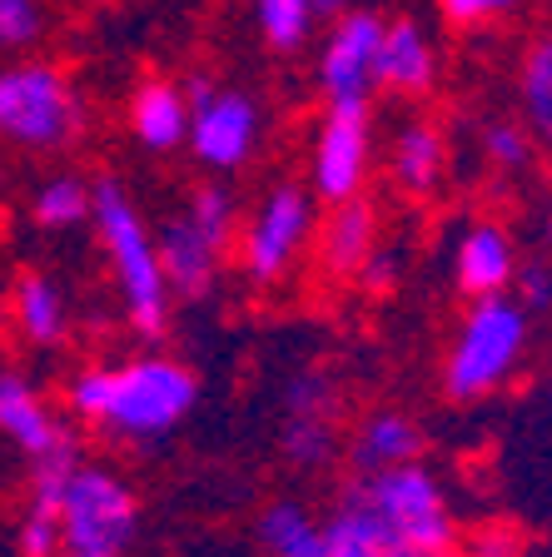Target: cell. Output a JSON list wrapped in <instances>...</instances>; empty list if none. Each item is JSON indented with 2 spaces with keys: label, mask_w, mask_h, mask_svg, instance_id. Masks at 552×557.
<instances>
[{
  "label": "cell",
  "mask_w": 552,
  "mask_h": 557,
  "mask_svg": "<svg viewBox=\"0 0 552 557\" xmlns=\"http://www.w3.org/2000/svg\"><path fill=\"white\" fill-rule=\"evenodd\" d=\"M70 413L115 443H160L199 404V379L174 354H135L120 363H90L65 383Z\"/></svg>",
  "instance_id": "1"
},
{
  "label": "cell",
  "mask_w": 552,
  "mask_h": 557,
  "mask_svg": "<svg viewBox=\"0 0 552 557\" xmlns=\"http://www.w3.org/2000/svg\"><path fill=\"white\" fill-rule=\"evenodd\" d=\"M90 224L105 249L110 284H115V294H120V309H125L130 329H135L139 338H164L170 313H174V294H170V284H164L155 230L145 224L139 205L130 199V189L120 185L115 174L90 180Z\"/></svg>",
  "instance_id": "2"
},
{
  "label": "cell",
  "mask_w": 552,
  "mask_h": 557,
  "mask_svg": "<svg viewBox=\"0 0 552 557\" xmlns=\"http://www.w3.org/2000/svg\"><path fill=\"white\" fill-rule=\"evenodd\" d=\"M528 344H532V313L513 294L468 299L458 329H453L449 354H443V394L453 404L493 398L498 388H507L523 373Z\"/></svg>",
  "instance_id": "3"
},
{
  "label": "cell",
  "mask_w": 552,
  "mask_h": 557,
  "mask_svg": "<svg viewBox=\"0 0 552 557\" xmlns=\"http://www.w3.org/2000/svg\"><path fill=\"white\" fill-rule=\"evenodd\" d=\"M85 129V95L70 70L46 55L0 60V145L30 154L70 150Z\"/></svg>",
  "instance_id": "4"
},
{
  "label": "cell",
  "mask_w": 552,
  "mask_h": 557,
  "mask_svg": "<svg viewBox=\"0 0 552 557\" xmlns=\"http://www.w3.org/2000/svg\"><path fill=\"white\" fill-rule=\"evenodd\" d=\"M348 493L364 508L379 512L418 557H453L463 547L458 508H453L449 487H443V478L433 468L424 463L383 468V473H368L358 483H348Z\"/></svg>",
  "instance_id": "5"
},
{
  "label": "cell",
  "mask_w": 552,
  "mask_h": 557,
  "mask_svg": "<svg viewBox=\"0 0 552 557\" xmlns=\"http://www.w3.org/2000/svg\"><path fill=\"white\" fill-rule=\"evenodd\" d=\"M60 537L70 553L125 557L139 537V498L130 478L110 463L81 458L60 487Z\"/></svg>",
  "instance_id": "6"
},
{
  "label": "cell",
  "mask_w": 552,
  "mask_h": 557,
  "mask_svg": "<svg viewBox=\"0 0 552 557\" xmlns=\"http://www.w3.org/2000/svg\"><path fill=\"white\" fill-rule=\"evenodd\" d=\"M314 230H319V199L309 185L279 180L265 189V199L254 205V214L240 224V269L249 284L274 289L284 284L299 259L314 249Z\"/></svg>",
  "instance_id": "7"
},
{
  "label": "cell",
  "mask_w": 552,
  "mask_h": 557,
  "mask_svg": "<svg viewBox=\"0 0 552 557\" xmlns=\"http://www.w3.org/2000/svg\"><path fill=\"white\" fill-rule=\"evenodd\" d=\"M184 95H189V139H184V150L195 154L199 170L214 174V180L240 174L259 154V139H265L259 100L240 85H214L209 75H189Z\"/></svg>",
  "instance_id": "8"
},
{
  "label": "cell",
  "mask_w": 552,
  "mask_h": 557,
  "mask_svg": "<svg viewBox=\"0 0 552 557\" xmlns=\"http://www.w3.org/2000/svg\"><path fill=\"white\" fill-rule=\"evenodd\" d=\"M373 174V104L323 100V120L309 145V195L319 205H344L364 195Z\"/></svg>",
  "instance_id": "9"
},
{
  "label": "cell",
  "mask_w": 552,
  "mask_h": 557,
  "mask_svg": "<svg viewBox=\"0 0 552 557\" xmlns=\"http://www.w3.org/2000/svg\"><path fill=\"white\" fill-rule=\"evenodd\" d=\"M339 383L329 369H294L284 379V423H279V453L289 468L319 473L344 453L339 443Z\"/></svg>",
  "instance_id": "10"
},
{
  "label": "cell",
  "mask_w": 552,
  "mask_h": 557,
  "mask_svg": "<svg viewBox=\"0 0 552 557\" xmlns=\"http://www.w3.org/2000/svg\"><path fill=\"white\" fill-rule=\"evenodd\" d=\"M383 40V15L379 11H354L334 15L329 35L314 60V85L323 100H368L373 95V60H379Z\"/></svg>",
  "instance_id": "11"
},
{
  "label": "cell",
  "mask_w": 552,
  "mask_h": 557,
  "mask_svg": "<svg viewBox=\"0 0 552 557\" xmlns=\"http://www.w3.org/2000/svg\"><path fill=\"white\" fill-rule=\"evenodd\" d=\"M0 438L11 443L25 463H46L56 453L81 448L60 408L15 369H0Z\"/></svg>",
  "instance_id": "12"
},
{
  "label": "cell",
  "mask_w": 552,
  "mask_h": 557,
  "mask_svg": "<svg viewBox=\"0 0 552 557\" xmlns=\"http://www.w3.org/2000/svg\"><path fill=\"white\" fill-rule=\"evenodd\" d=\"M518 274V244L498 220H468L453 239V284L463 299L507 294Z\"/></svg>",
  "instance_id": "13"
},
{
  "label": "cell",
  "mask_w": 552,
  "mask_h": 557,
  "mask_svg": "<svg viewBox=\"0 0 552 557\" xmlns=\"http://www.w3.org/2000/svg\"><path fill=\"white\" fill-rule=\"evenodd\" d=\"M438 81V46L428 35L424 21L398 15L383 21V40H379V60H373V90H389L398 100H418L428 95Z\"/></svg>",
  "instance_id": "14"
},
{
  "label": "cell",
  "mask_w": 552,
  "mask_h": 557,
  "mask_svg": "<svg viewBox=\"0 0 552 557\" xmlns=\"http://www.w3.org/2000/svg\"><path fill=\"white\" fill-rule=\"evenodd\" d=\"M379 205L368 195H354L344 205H329V214L314 230V259L329 278H354L364 259L379 249Z\"/></svg>",
  "instance_id": "15"
},
{
  "label": "cell",
  "mask_w": 552,
  "mask_h": 557,
  "mask_svg": "<svg viewBox=\"0 0 552 557\" xmlns=\"http://www.w3.org/2000/svg\"><path fill=\"white\" fill-rule=\"evenodd\" d=\"M155 249H160V269H164V284H170L174 299L199 304L214 294L224 249H214L184 214H170V220L155 230Z\"/></svg>",
  "instance_id": "16"
},
{
  "label": "cell",
  "mask_w": 552,
  "mask_h": 557,
  "mask_svg": "<svg viewBox=\"0 0 552 557\" xmlns=\"http://www.w3.org/2000/svg\"><path fill=\"white\" fill-rule=\"evenodd\" d=\"M344 458H348V468H354V478L418 463V458H424V429H418V418L403 413V408H373V413H364L358 429L348 433Z\"/></svg>",
  "instance_id": "17"
},
{
  "label": "cell",
  "mask_w": 552,
  "mask_h": 557,
  "mask_svg": "<svg viewBox=\"0 0 552 557\" xmlns=\"http://www.w3.org/2000/svg\"><path fill=\"white\" fill-rule=\"evenodd\" d=\"M125 125L139 150L174 154L189 139V95H184V85L164 81V75H145L125 104Z\"/></svg>",
  "instance_id": "18"
},
{
  "label": "cell",
  "mask_w": 552,
  "mask_h": 557,
  "mask_svg": "<svg viewBox=\"0 0 552 557\" xmlns=\"http://www.w3.org/2000/svg\"><path fill=\"white\" fill-rule=\"evenodd\" d=\"M443 174H449V135H443V125L428 115L403 120L389 139V180L403 195L424 199L443 185Z\"/></svg>",
  "instance_id": "19"
},
{
  "label": "cell",
  "mask_w": 552,
  "mask_h": 557,
  "mask_svg": "<svg viewBox=\"0 0 552 557\" xmlns=\"http://www.w3.org/2000/svg\"><path fill=\"white\" fill-rule=\"evenodd\" d=\"M11 324L30 348H56L70 334V299L50 274L25 269L11 284Z\"/></svg>",
  "instance_id": "20"
},
{
  "label": "cell",
  "mask_w": 552,
  "mask_h": 557,
  "mask_svg": "<svg viewBox=\"0 0 552 557\" xmlns=\"http://www.w3.org/2000/svg\"><path fill=\"white\" fill-rule=\"evenodd\" d=\"M323 533H329V557H418L414 547L393 533L389 522L373 508L344 493L334 503V512L323 518Z\"/></svg>",
  "instance_id": "21"
},
{
  "label": "cell",
  "mask_w": 552,
  "mask_h": 557,
  "mask_svg": "<svg viewBox=\"0 0 552 557\" xmlns=\"http://www.w3.org/2000/svg\"><path fill=\"white\" fill-rule=\"evenodd\" d=\"M254 537L265 557H329V533L314 508L299 498H274L254 518Z\"/></svg>",
  "instance_id": "22"
},
{
  "label": "cell",
  "mask_w": 552,
  "mask_h": 557,
  "mask_svg": "<svg viewBox=\"0 0 552 557\" xmlns=\"http://www.w3.org/2000/svg\"><path fill=\"white\" fill-rule=\"evenodd\" d=\"M30 224L46 234H70L81 224H90V180L65 170L40 180L30 195Z\"/></svg>",
  "instance_id": "23"
},
{
  "label": "cell",
  "mask_w": 552,
  "mask_h": 557,
  "mask_svg": "<svg viewBox=\"0 0 552 557\" xmlns=\"http://www.w3.org/2000/svg\"><path fill=\"white\" fill-rule=\"evenodd\" d=\"M180 214L195 224L214 249H224V255H230L234 239H240V195H234L224 180H199V185L189 189Z\"/></svg>",
  "instance_id": "24"
},
{
  "label": "cell",
  "mask_w": 552,
  "mask_h": 557,
  "mask_svg": "<svg viewBox=\"0 0 552 557\" xmlns=\"http://www.w3.org/2000/svg\"><path fill=\"white\" fill-rule=\"evenodd\" d=\"M518 104H523V125L552 145V35H538V40L523 50Z\"/></svg>",
  "instance_id": "25"
},
{
  "label": "cell",
  "mask_w": 552,
  "mask_h": 557,
  "mask_svg": "<svg viewBox=\"0 0 552 557\" xmlns=\"http://www.w3.org/2000/svg\"><path fill=\"white\" fill-rule=\"evenodd\" d=\"M254 25H259V40L274 55H299L314 40V0H254Z\"/></svg>",
  "instance_id": "26"
},
{
  "label": "cell",
  "mask_w": 552,
  "mask_h": 557,
  "mask_svg": "<svg viewBox=\"0 0 552 557\" xmlns=\"http://www.w3.org/2000/svg\"><path fill=\"white\" fill-rule=\"evenodd\" d=\"M478 150H483V164L498 174H523L532 164V150H538V135H532L523 120H488L483 135H478Z\"/></svg>",
  "instance_id": "27"
},
{
  "label": "cell",
  "mask_w": 552,
  "mask_h": 557,
  "mask_svg": "<svg viewBox=\"0 0 552 557\" xmlns=\"http://www.w3.org/2000/svg\"><path fill=\"white\" fill-rule=\"evenodd\" d=\"M46 35V5L40 0H0V60L30 55Z\"/></svg>",
  "instance_id": "28"
},
{
  "label": "cell",
  "mask_w": 552,
  "mask_h": 557,
  "mask_svg": "<svg viewBox=\"0 0 552 557\" xmlns=\"http://www.w3.org/2000/svg\"><path fill=\"white\" fill-rule=\"evenodd\" d=\"M56 553H65L60 512L40 508V503H25L21 522H15V557H56Z\"/></svg>",
  "instance_id": "29"
},
{
  "label": "cell",
  "mask_w": 552,
  "mask_h": 557,
  "mask_svg": "<svg viewBox=\"0 0 552 557\" xmlns=\"http://www.w3.org/2000/svg\"><path fill=\"white\" fill-rule=\"evenodd\" d=\"M523 0H438V15L458 30H478V25H493L503 15H513Z\"/></svg>",
  "instance_id": "30"
},
{
  "label": "cell",
  "mask_w": 552,
  "mask_h": 557,
  "mask_svg": "<svg viewBox=\"0 0 552 557\" xmlns=\"http://www.w3.org/2000/svg\"><path fill=\"white\" fill-rule=\"evenodd\" d=\"M463 557H523V533L513 522H483L463 537Z\"/></svg>",
  "instance_id": "31"
},
{
  "label": "cell",
  "mask_w": 552,
  "mask_h": 557,
  "mask_svg": "<svg viewBox=\"0 0 552 557\" xmlns=\"http://www.w3.org/2000/svg\"><path fill=\"white\" fill-rule=\"evenodd\" d=\"M354 278L364 284L368 294H389L393 284L403 278V255H398V249H389V244H379V249L364 259V269H358Z\"/></svg>",
  "instance_id": "32"
},
{
  "label": "cell",
  "mask_w": 552,
  "mask_h": 557,
  "mask_svg": "<svg viewBox=\"0 0 552 557\" xmlns=\"http://www.w3.org/2000/svg\"><path fill=\"white\" fill-rule=\"evenodd\" d=\"M513 289H518V304L528 313H542L552 309V269L548 264H518V274H513Z\"/></svg>",
  "instance_id": "33"
},
{
  "label": "cell",
  "mask_w": 552,
  "mask_h": 557,
  "mask_svg": "<svg viewBox=\"0 0 552 557\" xmlns=\"http://www.w3.org/2000/svg\"><path fill=\"white\" fill-rule=\"evenodd\" d=\"M344 11H354V0H314V15H319V21H334V15H344Z\"/></svg>",
  "instance_id": "34"
},
{
  "label": "cell",
  "mask_w": 552,
  "mask_h": 557,
  "mask_svg": "<svg viewBox=\"0 0 552 557\" xmlns=\"http://www.w3.org/2000/svg\"><path fill=\"white\" fill-rule=\"evenodd\" d=\"M542 244H548V255H552V214L542 220Z\"/></svg>",
  "instance_id": "35"
},
{
  "label": "cell",
  "mask_w": 552,
  "mask_h": 557,
  "mask_svg": "<svg viewBox=\"0 0 552 557\" xmlns=\"http://www.w3.org/2000/svg\"><path fill=\"white\" fill-rule=\"evenodd\" d=\"M56 557H95V553H70V547H65V553H56Z\"/></svg>",
  "instance_id": "36"
},
{
  "label": "cell",
  "mask_w": 552,
  "mask_h": 557,
  "mask_svg": "<svg viewBox=\"0 0 552 557\" xmlns=\"http://www.w3.org/2000/svg\"><path fill=\"white\" fill-rule=\"evenodd\" d=\"M90 5H100V0H90Z\"/></svg>",
  "instance_id": "37"
},
{
  "label": "cell",
  "mask_w": 552,
  "mask_h": 557,
  "mask_svg": "<svg viewBox=\"0 0 552 557\" xmlns=\"http://www.w3.org/2000/svg\"><path fill=\"white\" fill-rule=\"evenodd\" d=\"M453 557H463V553H453Z\"/></svg>",
  "instance_id": "38"
}]
</instances>
